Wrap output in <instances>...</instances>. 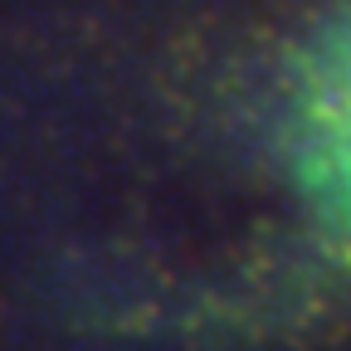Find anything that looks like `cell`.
<instances>
[{"label": "cell", "instance_id": "obj_1", "mask_svg": "<svg viewBox=\"0 0 351 351\" xmlns=\"http://www.w3.org/2000/svg\"><path fill=\"white\" fill-rule=\"evenodd\" d=\"M244 351H351V0H254L215 73Z\"/></svg>", "mask_w": 351, "mask_h": 351}]
</instances>
